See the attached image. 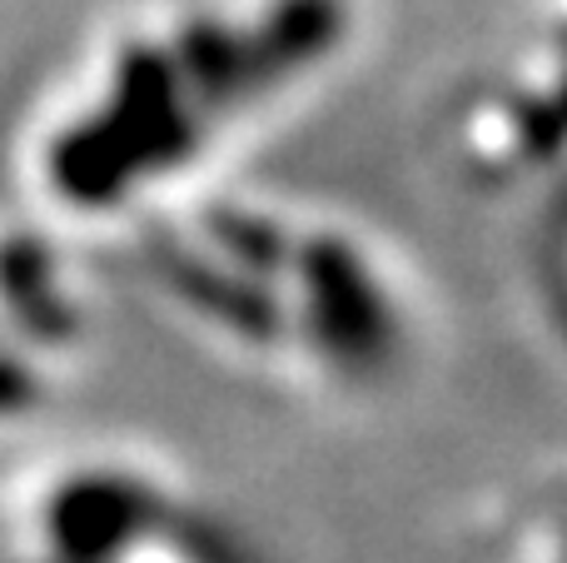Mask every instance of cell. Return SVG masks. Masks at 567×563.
I'll return each instance as SVG.
<instances>
[{
  "instance_id": "6da1fadb",
  "label": "cell",
  "mask_w": 567,
  "mask_h": 563,
  "mask_svg": "<svg viewBox=\"0 0 567 563\" xmlns=\"http://www.w3.org/2000/svg\"><path fill=\"white\" fill-rule=\"evenodd\" d=\"M373 0H130L16 125L10 185L40 225L120 239L249 155L339 85Z\"/></svg>"
},
{
  "instance_id": "7a4b0ae2",
  "label": "cell",
  "mask_w": 567,
  "mask_h": 563,
  "mask_svg": "<svg viewBox=\"0 0 567 563\" xmlns=\"http://www.w3.org/2000/svg\"><path fill=\"white\" fill-rule=\"evenodd\" d=\"M115 245L179 345L284 405H393L439 345L429 285L399 239L333 199L229 175Z\"/></svg>"
},
{
  "instance_id": "3957f363",
  "label": "cell",
  "mask_w": 567,
  "mask_h": 563,
  "mask_svg": "<svg viewBox=\"0 0 567 563\" xmlns=\"http://www.w3.org/2000/svg\"><path fill=\"white\" fill-rule=\"evenodd\" d=\"M85 245L0 209V444L50 419L90 365L100 305Z\"/></svg>"
},
{
  "instance_id": "277c9868",
  "label": "cell",
  "mask_w": 567,
  "mask_h": 563,
  "mask_svg": "<svg viewBox=\"0 0 567 563\" xmlns=\"http://www.w3.org/2000/svg\"><path fill=\"white\" fill-rule=\"evenodd\" d=\"M449 170L478 195L563 190V45L553 30L543 45L473 70L443 110Z\"/></svg>"
},
{
  "instance_id": "5b68a950",
  "label": "cell",
  "mask_w": 567,
  "mask_h": 563,
  "mask_svg": "<svg viewBox=\"0 0 567 563\" xmlns=\"http://www.w3.org/2000/svg\"><path fill=\"white\" fill-rule=\"evenodd\" d=\"M493 563H563V504L558 484H548L543 499H528L513 524L498 529Z\"/></svg>"
},
{
  "instance_id": "8992f818",
  "label": "cell",
  "mask_w": 567,
  "mask_h": 563,
  "mask_svg": "<svg viewBox=\"0 0 567 563\" xmlns=\"http://www.w3.org/2000/svg\"><path fill=\"white\" fill-rule=\"evenodd\" d=\"M543 6H548V16H553V20L563 16V0H543Z\"/></svg>"
}]
</instances>
